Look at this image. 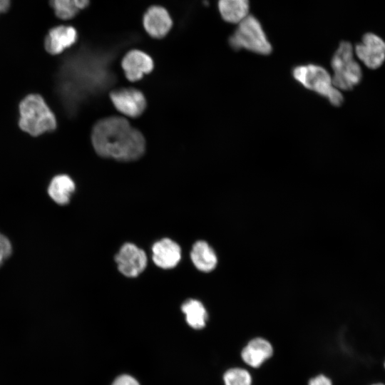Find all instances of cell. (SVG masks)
Wrapping results in <instances>:
<instances>
[{
  "instance_id": "9",
  "label": "cell",
  "mask_w": 385,
  "mask_h": 385,
  "mask_svg": "<svg viewBox=\"0 0 385 385\" xmlns=\"http://www.w3.org/2000/svg\"><path fill=\"white\" fill-rule=\"evenodd\" d=\"M143 24L145 30L151 37L160 38L170 31L173 20L166 9L155 5L145 12Z\"/></svg>"
},
{
  "instance_id": "6",
  "label": "cell",
  "mask_w": 385,
  "mask_h": 385,
  "mask_svg": "<svg viewBox=\"0 0 385 385\" xmlns=\"http://www.w3.org/2000/svg\"><path fill=\"white\" fill-rule=\"evenodd\" d=\"M118 271L127 277H136L147 266V256L144 250L135 244H123L115 256Z\"/></svg>"
},
{
  "instance_id": "3",
  "label": "cell",
  "mask_w": 385,
  "mask_h": 385,
  "mask_svg": "<svg viewBox=\"0 0 385 385\" xmlns=\"http://www.w3.org/2000/svg\"><path fill=\"white\" fill-rule=\"evenodd\" d=\"M19 113L20 128L33 136L52 131L56 128L54 114L38 94H30L21 101Z\"/></svg>"
},
{
  "instance_id": "7",
  "label": "cell",
  "mask_w": 385,
  "mask_h": 385,
  "mask_svg": "<svg viewBox=\"0 0 385 385\" xmlns=\"http://www.w3.org/2000/svg\"><path fill=\"white\" fill-rule=\"evenodd\" d=\"M354 51L357 58L370 69L379 68L385 61V41L374 33H366Z\"/></svg>"
},
{
  "instance_id": "22",
  "label": "cell",
  "mask_w": 385,
  "mask_h": 385,
  "mask_svg": "<svg viewBox=\"0 0 385 385\" xmlns=\"http://www.w3.org/2000/svg\"><path fill=\"white\" fill-rule=\"evenodd\" d=\"M111 385H140L139 383L129 375H121L117 377Z\"/></svg>"
},
{
  "instance_id": "16",
  "label": "cell",
  "mask_w": 385,
  "mask_h": 385,
  "mask_svg": "<svg viewBox=\"0 0 385 385\" xmlns=\"http://www.w3.org/2000/svg\"><path fill=\"white\" fill-rule=\"evenodd\" d=\"M218 8L222 19L230 23H240L248 16V0H219Z\"/></svg>"
},
{
  "instance_id": "5",
  "label": "cell",
  "mask_w": 385,
  "mask_h": 385,
  "mask_svg": "<svg viewBox=\"0 0 385 385\" xmlns=\"http://www.w3.org/2000/svg\"><path fill=\"white\" fill-rule=\"evenodd\" d=\"M234 50L245 49L257 54L269 55L272 47L257 19L248 15L229 38Z\"/></svg>"
},
{
  "instance_id": "23",
  "label": "cell",
  "mask_w": 385,
  "mask_h": 385,
  "mask_svg": "<svg viewBox=\"0 0 385 385\" xmlns=\"http://www.w3.org/2000/svg\"><path fill=\"white\" fill-rule=\"evenodd\" d=\"M11 0H0V14L6 11L10 6Z\"/></svg>"
},
{
  "instance_id": "12",
  "label": "cell",
  "mask_w": 385,
  "mask_h": 385,
  "mask_svg": "<svg viewBox=\"0 0 385 385\" xmlns=\"http://www.w3.org/2000/svg\"><path fill=\"white\" fill-rule=\"evenodd\" d=\"M273 353L272 344L267 339L255 337L243 347L240 355L242 361L249 366L259 368L272 356Z\"/></svg>"
},
{
  "instance_id": "15",
  "label": "cell",
  "mask_w": 385,
  "mask_h": 385,
  "mask_svg": "<svg viewBox=\"0 0 385 385\" xmlns=\"http://www.w3.org/2000/svg\"><path fill=\"white\" fill-rule=\"evenodd\" d=\"M75 188L74 182L68 175H58L51 180L48 193L56 203L64 205L69 202Z\"/></svg>"
},
{
  "instance_id": "8",
  "label": "cell",
  "mask_w": 385,
  "mask_h": 385,
  "mask_svg": "<svg viewBox=\"0 0 385 385\" xmlns=\"http://www.w3.org/2000/svg\"><path fill=\"white\" fill-rule=\"evenodd\" d=\"M110 97L115 108L126 116L138 117L146 107L143 93L133 88L113 91Z\"/></svg>"
},
{
  "instance_id": "21",
  "label": "cell",
  "mask_w": 385,
  "mask_h": 385,
  "mask_svg": "<svg viewBox=\"0 0 385 385\" xmlns=\"http://www.w3.org/2000/svg\"><path fill=\"white\" fill-rule=\"evenodd\" d=\"M308 385H333V383L327 376L319 374L310 379Z\"/></svg>"
},
{
  "instance_id": "25",
  "label": "cell",
  "mask_w": 385,
  "mask_h": 385,
  "mask_svg": "<svg viewBox=\"0 0 385 385\" xmlns=\"http://www.w3.org/2000/svg\"><path fill=\"white\" fill-rule=\"evenodd\" d=\"M382 366H383V369L385 370V359L383 361Z\"/></svg>"
},
{
  "instance_id": "24",
  "label": "cell",
  "mask_w": 385,
  "mask_h": 385,
  "mask_svg": "<svg viewBox=\"0 0 385 385\" xmlns=\"http://www.w3.org/2000/svg\"><path fill=\"white\" fill-rule=\"evenodd\" d=\"M368 385H385V382L377 381L371 382Z\"/></svg>"
},
{
  "instance_id": "19",
  "label": "cell",
  "mask_w": 385,
  "mask_h": 385,
  "mask_svg": "<svg viewBox=\"0 0 385 385\" xmlns=\"http://www.w3.org/2000/svg\"><path fill=\"white\" fill-rule=\"evenodd\" d=\"M223 381L225 385H252L250 373L240 367L228 369L223 374Z\"/></svg>"
},
{
  "instance_id": "2",
  "label": "cell",
  "mask_w": 385,
  "mask_h": 385,
  "mask_svg": "<svg viewBox=\"0 0 385 385\" xmlns=\"http://www.w3.org/2000/svg\"><path fill=\"white\" fill-rule=\"evenodd\" d=\"M294 79L304 88L326 98L334 106H339L344 101L343 95L337 88L329 71L314 63L294 66L292 70Z\"/></svg>"
},
{
  "instance_id": "17",
  "label": "cell",
  "mask_w": 385,
  "mask_h": 385,
  "mask_svg": "<svg viewBox=\"0 0 385 385\" xmlns=\"http://www.w3.org/2000/svg\"><path fill=\"white\" fill-rule=\"evenodd\" d=\"M182 312L185 315V319L190 327L200 329L205 327L207 313L204 305L198 300L190 299L181 306Z\"/></svg>"
},
{
  "instance_id": "18",
  "label": "cell",
  "mask_w": 385,
  "mask_h": 385,
  "mask_svg": "<svg viewBox=\"0 0 385 385\" xmlns=\"http://www.w3.org/2000/svg\"><path fill=\"white\" fill-rule=\"evenodd\" d=\"M49 3L57 17L68 20L86 8L90 0H50Z\"/></svg>"
},
{
  "instance_id": "14",
  "label": "cell",
  "mask_w": 385,
  "mask_h": 385,
  "mask_svg": "<svg viewBox=\"0 0 385 385\" xmlns=\"http://www.w3.org/2000/svg\"><path fill=\"white\" fill-rule=\"evenodd\" d=\"M190 258L200 271L208 272L215 269L217 259L212 248L202 240L197 241L192 247Z\"/></svg>"
},
{
  "instance_id": "4",
  "label": "cell",
  "mask_w": 385,
  "mask_h": 385,
  "mask_svg": "<svg viewBox=\"0 0 385 385\" xmlns=\"http://www.w3.org/2000/svg\"><path fill=\"white\" fill-rule=\"evenodd\" d=\"M354 53L351 43L342 41L332 58V81L334 86L339 91L354 88L362 78L361 68L354 59Z\"/></svg>"
},
{
  "instance_id": "1",
  "label": "cell",
  "mask_w": 385,
  "mask_h": 385,
  "mask_svg": "<svg viewBox=\"0 0 385 385\" xmlns=\"http://www.w3.org/2000/svg\"><path fill=\"white\" fill-rule=\"evenodd\" d=\"M91 140L96 152L104 158L129 161L138 159L145 151L142 133L122 117L111 116L98 121L93 128Z\"/></svg>"
},
{
  "instance_id": "11",
  "label": "cell",
  "mask_w": 385,
  "mask_h": 385,
  "mask_svg": "<svg viewBox=\"0 0 385 385\" xmlns=\"http://www.w3.org/2000/svg\"><path fill=\"white\" fill-rule=\"evenodd\" d=\"M121 66L127 78L136 81L153 70V61L147 53L135 49L125 55Z\"/></svg>"
},
{
  "instance_id": "13",
  "label": "cell",
  "mask_w": 385,
  "mask_h": 385,
  "mask_svg": "<svg viewBox=\"0 0 385 385\" xmlns=\"http://www.w3.org/2000/svg\"><path fill=\"white\" fill-rule=\"evenodd\" d=\"M77 38V31L74 27L64 25L55 26L45 38V48L51 54H59L74 44Z\"/></svg>"
},
{
  "instance_id": "20",
  "label": "cell",
  "mask_w": 385,
  "mask_h": 385,
  "mask_svg": "<svg viewBox=\"0 0 385 385\" xmlns=\"http://www.w3.org/2000/svg\"><path fill=\"white\" fill-rule=\"evenodd\" d=\"M12 247L9 240L0 233V267L3 262L11 255Z\"/></svg>"
},
{
  "instance_id": "10",
  "label": "cell",
  "mask_w": 385,
  "mask_h": 385,
  "mask_svg": "<svg viewBox=\"0 0 385 385\" xmlns=\"http://www.w3.org/2000/svg\"><path fill=\"white\" fill-rule=\"evenodd\" d=\"M152 260L161 269L174 268L181 260V248L173 240L163 238L153 245Z\"/></svg>"
}]
</instances>
